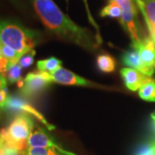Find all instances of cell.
<instances>
[{"label": "cell", "mask_w": 155, "mask_h": 155, "mask_svg": "<svg viewBox=\"0 0 155 155\" xmlns=\"http://www.w3.org/2000/svg\"><path fill=\"white\" fill-rule=\"evenodd\" d=\"M34 7L45 27L60 38L92 51L101 43L87 28L67 16L53 0H34Z\"/></svg>", "instance_id": "cell-1"}, {"label": "cell", "mask_w": 155, "mask_h": 155, "mask_svg": "<svg viewBox=\"0 0 155 155\" xmlns=\"http://www.w3.org/2000/svg\"><path fill=\"white\" fill-rule=\"evenodd\" d=\"M0 43L11 48L19 54L34 49L35 35L34 31L11 20H0Z\"/></svg>", "instance_id": "cell-2"}, {"label": "cell", "mask_w": 155, "mask_h": 155, "mask_svg": "<svg viewBox=\"0 0 155 155\" xmlns=\"http://www.w3.org/2000/svg\"><path fill=\"white\" fill-rule=\"evenodd\" d=\"M33 127L34 122L30 116L26 114L18 115L9 127L0 130L3 146L15 148L23 155H26V151L28 147V138L32 133Z\"/></svg>", "instance_id": "cell-3"}, {"label": "cell", "mask_w": 155, "mask_h": 155, "mask_svg": "<svg viewBox=\"0 0 155 155\" xmlns=\"http://www.w3.org/2000/svg\"><path fill=\"white\" fill-rule=\"evenodd\" d=\"M51 83H53V80L49 72L39 70L28 72L20 88L21 93L27 97H35L48 88Z\"/></svg>", "instance_id": "cell-4"}, {"label": "cell", "mask_w": 155, "mask_h": 155, "mask_svg": "<svg viewBox=\"0 0 155 155\" xmlns=\"http://www.w3.org/2000/svg\"><path fill=\"white\" fill-rule=\"evenodd\" d=\"M122 8V17L120 22L124 29L129 34L132 40V44L139 42L141 39L139 37L138 29L136 25L137 7L134 0H125L119 3Z\"/></svg>", "instance_id": "cell-5"}, {"label": "cell", "mask_w": 155, "mask_h": 155, "mask_svg": "<svg viewBox=\"0 0 155 155\" xmlns=\"http://www.w3.org/2000/svg\"><path fill=\"white\" fill-rule=\"evenodd\" d=\"M5 109L12 111H23L25 113H28L29 115L35 117L37 120L44 124L46 127H48L49 130L54 129L55 127L51 125L45 119V117L36 109H35L33 106L28 102H26L24 99L18 97H9L6 101Z\"/></svg>", "instance_id": "cell-6"}, {"label": "cell", "mask_w": 155, "mask_h": 155, "mask_svg": "<svg viewBox=\"0 0 155 155\" xmlns=\"http://www.w3.org/2000/svg\"><path fill=\"white\" fill-rule=\"evenodd\" d=\"M53 82L65 84V85H78V86H92L94 84L86 78L80 77L76 73L67 70L65 68H59L50 73Z\"/></svg>", "instance_id": "cell-7"}, {"label": "cell", "mask_w": 155, "mask_h": 155, "mask_svg": "<svg viewBox=\"0 0 155 155\" xmlns=\"http://www.w3.org/2000/svg\"><path fill=\"white\" fill-rule=\"evenodd\" d=\"M121 76L124 84L129 91H136L141 88L145 84L148 82L151 78L145 75L138 70L134 68H122L121 70Z\"/></svg>", "instance_id": "cell-8"}, {"label": "cell", "mask_w": 155, "mask_h": 155, "mask_svg": "<svg viewBox=\"0 0 155 155\" xmlns=\"http://www.w3.org/2000/svg\"><path fill=\"white\" fill-rule=\"evenodd\" d=\"M132 48L137 50L140 59L147 67L155 70V42L151 36L132 44Z\"/></svg>", "instance_id": "cell-9"}, {"label": "cell", "mask_w": 155, "mask_h": 155, "mask_svg": "<svg viewBox=\"0 0 155 155\" xmlns=\"http://www.w3.org/2000/svg\"><path fill=\"white\" fill-rule=\"evenodd\" d=\"M28 147H53L58 150L60 153H62L66 155H77L72 153L71 152H68L67 150L63 149L59 145L54 143L48 135L45 133L44 131L41 128L34 131L31 133L28 140Z\"/></svg>", "instance_id": "cell-10"}, {"label": "cell", "mask_w": 155, "mask_h": 155, "mask_svg": "<svg viewBox=\"0 0 155 155\" xmlns=\"http://www.w3.org/2000/svg\"><path fill=\"white\" fill-rule=\"evenodd\" d=\"M122 61L125 66H127L129 68H134L135 70H138L148 77H151L154 73V69L147 67L139 55L137 50L134 48H132L130 50H127L123 54Z\"/></svg>", "instance_id": "cell-11"}, {"label": "cell", "mask_w": 155, "mask_h": 155, "mask_svg": "<svg viewBox=\"0 0 155 155\" xmlns=\"http://www.w3.org/2000/svg\"><path fill=\"white\" fill-rule=\"evenodd\" d=\"M142 11L150 32V36L155 42V0H135Z\"/></svg>", "instance_id": "cell-12"}, {"label": "cell", "mask_w": 155, "mask_h": 155, "mask_svg": "<svg viewBox=\"0 0 155 155\" xmlns=\"http://www.w3.org/2000/svg\"><path fill=\"white\" fill-rule=\"evenodd\" d=\"M100 16L102 17H108L120 20V18L122 17V8L116 1L110 0L108 5L101 10Z\"/></svg>", "instance_id": "cell-13"}, {"label": "cell", "mask_w": 155, "mask_h": 155, "mask_svg": "<svg viewBox=\"0 0 155 155\" xmlns=\"http://www.w3.org/2000/svg\"><path fill=\"white\" fill-rule=\"evenodd\" d=\"M61 65H62V61L55 57H50L48 59L37 61V68L39 71L48 72L49 73L61 68Z\"/></svg>", "instance_id": "cell-14"}, {"label": "cell", "mask_w": 155, "mask_h": 155, "mask_svg": "<svg viewBox=\"0 0 155 155\" xmlns=\"http://www.w3.org/2000/svg\"><path fill=\"white\" fill-rule=\"evenodd\" d=\"M97 65L100 71L104 72H113L116 70V61L109 54H100L97 56Z\"/></svg>", "instance_id": "cell-15"}, {"label": "cell", "mask_w": 155, "mask_h": 155, "mask_svg": "<svg viewBox=\"0 0 155 155\" xmlns=\"http://www.w3.org/2000/svg\"><path fill=\"white\" fill-rule=\"evenodd\" d=\"M139 96L147 102H155V80L150 79L139 90Z\"/></svg>", "instance_id": "cell-16"}, {"label": "cell", "mask_w": 155, "mask_h": 155, "mask_svg": "<svg viewBox=\"0 0 155 155\" xmlns=\"http://www.w3.org/2000/svg\"><path fill=\"white\" fill-rule=\"evenodd\" d=\"M6 80L10 84L18 83L22 80V67L17 64H9L6 72Z\"/></svg>", "instance_id": "cell-17"}, {"label": "cell", "mask_w": 155, "mask_h": 155, "mask_svg": "<svg viewBox=\"0 0 155 155\" xmlns=\"http://www.w3.org/2000/svg\"><path fill=\"white\" fill-rule=\"evenodd\" d=\"M0 54L3 57L8 60L10 64H17L21 58V54H19L17 51L12 49L11 48L0 43Z\"/></svg>", "instance_id": "cell-18"}, {"label": "cell", "mask_w": 155, "mask_h": 155, "mask_svg": "<svg viewBox=\"0 0 155 155\" xmlns=\"http://www.w3.org/2000/svg\"><path fill=\"white\" fill-rule=\"evenodd\" d=\"M134 155H155V139L140 145Z\"/></svg>", "instance_id": "cell-19"}, {"label": "cell", "mask_w": 155, "mask_h": 155, "mask_svg": "<svg viewBox=\"0 0 155 155\" xmlns=\"http://www.w3.org/2000/svg\"><path fill=\"white\" fill-rule=\"evenodd\" d=\"M26 155H59L53 147H28Z\"/></svg>", "instance_id": "cell-20"}, {"label": "cell", "mask_w": 155, "mask_h": 155, "mask_svg": "<svg viewBox=\"0 0 155 155\" xmlns=\"http://www.w3.org/2000/svg\"><path fill=\"white\" fill-rule=\"evenodd\" d=\"M35 54V51L31 50L28 53H25L24 54H22L19 60L18 64L21 66L22 68H27L29 67L34 63V57Z\"/></svg>", "instance_id": "cell-21"}, {"label": "cell", "mask_w": 155, "mask_h": 155, "mask_svg": "<svg viewBox=\"0 0 155 155\" xmlns=\"http://www.w3.org/2000/svg\"><path fill=\"white\" fill-rule=\"evenodd\" d=\"M9 61L5 57L0 55V74L4 77H6V72L9 67Z\"/></svg>", "instance_id": "cell-22"}, {"label": "cell", "mask_w": 155, "mask_h": 155, "mask_svg": "<svg viewBox=\"0 0 155 155\" xmlns=\"http://www.w3.org/2000/svg\"><path fill=\"white\" fill-rule=\"evenodd\" d=\"M8 90L4 88L0 91V109H5L6 101L8 99Z\"/></svg>", "instance_id": "cell-23"}, {"label": "cell", "mask_w": 155, "mask_h": 155, "mask_svg": "<svg viewBox=\"0 0 155 155\" xmlns=\"http://www.w3.org/2000/svg\"><path fill=\"white\" fill-rule=\"evenodd\" d=\"M3 151H4V155H23L18 150L6 146H3Z\"/></svg>", "instance_id": "cell-24"}, {"label": "cell", "mask_w": 155, "mask_h": 155, "mask_svg": "<svg viewBox=\"0 0 155 155\" xmlns=\"http://www.w3.org/2000/svg\"><path fill=\"white\" fill-rule=\"evenodd\" d=\"M84 3V5H85V8H86V11H87V15H88V18H89V21L94 26L95 28H97V30H98V27H97V23L94 21V19H93V17L91 16V11L89 10V7H88V3H87V0H83Z\"/></svg>", "instance_id": "cell-25"}, {"label": "cell", "mask_w": 155, "mask_h": 155, "mask_svg": "<svg viewBox=\"0 0 155 155\" xmlns=\"http://www.w3.org/2000/svg\"><path fill=\"white\" fill-rule=\"evenodd\" d=\"M6 84H7L6 78L0 74V91L3 90L4 88H6Z\"/></svg>", "instance_id": "cell-26"}, {"label": "cell", "mask_w": 155, "mask_h": 155, "mask_svg": "<svg viewBox=\"0 0 155 155\" xmlns=\"http://www.w3.org/2000/svg\"><path fill=\"white\" fill-rule=\"evenodd\" d=\"M151 119H152V123H153V128L155 132V112L151 114Z\"/></svg>", "instance_id": "cell-27"}, {"label": "cell", "mask_w": 155, "mask_h": 155, "mask_svg": "<svg viewBox=\"0 0 155 155\" xmlns=\"http://www.w3.org/2000/svg\"><path fill=\"white\" fill-rule=\"evenodd\" d=\"M3 147V140H2V139H1V136H0V149Z\"/></svg>", "instance_id": "cell-28"}, {"label": "cell", "mask_w": 155, "mask_h": 155, "mask_svg": "<svg viewBox=\"0 0 155 155\" xmlns=\"http://www.w3.org/2000/svg\"><path fill=\"white\" fill-rule=\"evenodd\" d=\"M113 1H116V3H121V2H122V1H125V0H113Z\"/></svg>", "instance_id": "cell-29"}]
</instances>
